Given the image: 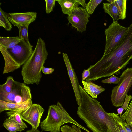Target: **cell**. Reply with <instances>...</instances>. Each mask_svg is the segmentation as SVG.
<instances>
[{
	"label": "cell",
	"mask_w": 132,
	"mask_h": 132,
	"mask_svg": "<svg viewBox=\"0 0 132 132\" xmlns=\"http://www.w3.org/2000/svg\"><path fill=\"white\" fill-rule=\"evenodd\" d=\"M80 104L77 113L93 132H120L116 122L100 102L90 97L80 85Z\"/></svg>",
	"instance_id": "1"
},
{
	"label": "cell",
	"mask_w": 132,
	"mask_h": 132,
	"mask_svg": "<svg viewBox=\"0 0 132 132\" xmlns=\"http://www.w3.org/2000/svg\"><path fill=\"white\" fill-rule=\"evenodd\" d=\"M132 59V23L121 44L110 53L103 55L92 68L99 78L119 75Z\"/></svg>",
	"instance_id": "2"
},
{
	"label": "cell",
	"mask_w": 132,
	"mask_h": 132,
	"mask_svg": "<svg viewBox=\"0 0 132 132\" xmlns=\"http://www.w3.org/2000/svg\"><path fill=\"white\" fill-rule=\"evenodd\" d=\"M48 54L45 42L40 37L32 54L22 67L21 73L24 83L39 84L41 70Z\"/></svg>",
	"instance_id": "3"
},
{
	"label": "cell",
	"mask_w": 132,
	"mask_h": 132,
	"mask_svg": "<svg viewBox=\"0 0 132 132\" xmlns=\"http://www.w3.org/2000/svg\"><path fill=\"white\" fill-rule=\"evenodd\" d=\"M5 65L3 74L12 72L23 65L32 54V47L21 39L13 48L6 49L0 45Z\"/></svg>",
	"instance_id": "4"
},
{
	"label": "cell",
	"mask_w": 132,
	"mask_h": 132,
	"mask_svg": "<svg viewBox=\"0 0 132 132\" xmlns=\"http://www.w3.org/2000/svg\"><path fill=\"white\" fill-rule=\"evenodd\" d=\"M67 123H72L86 132H90L72 118L59 102L49 106L46 117L40 123V128L42 131L60 132L61 126Z\"/></svg>",
	"instance_id": "5"
},
{
	"label": "cell",
	"mask_w": 132,
	"mask_h": 132,
	"mask_svg": "<svg viewBox=\"0 0 132 132\" xmlns=\"http://www.w3.org/2000/svg\"><path fill=\"white\" fill-rule=\"evenodd\" d=\"M120 80L111 91V101L116 107L122 106L126 95L132 85V67H128L120 77Z\"/></svg>",
	"instance_id": "6"
},
{
	"label": "cell",
	"mask_w": 132,
	"mask_h": 132,
	"mask_svg": "<svg viewBox=\"0 0 132 132\" xmlns=\"http://www.w3.org/2000/svg\"><path fill=\"white\" fill-rule=\"evenodd\" d=\"M128 29L119 24L113 22L105 31L106 39L103 55L110 53L121 44Z\"/></svg>",
	"instance_id": "7"
},
{
	"label": "cell",
	"mask_w": 132,
	"mask_h": 132,
	"mask_svg": "<svg viewBox=\"0 0 132 132\" xmlns=\"http://www.w3.org/2000/svg\"><path fill=\"white\" fill-rule=\"evenodd\" d=\"M31 90L25 83L14 81L11 92L6 93H0V100L12 103H23L32 99Z\"/></svg>",
	"instance_id": "8"
},
{
	"label": "cell",
	"mask_w": 132,
	"mask_h": 132,
	"mask_svg": "<svg viewBox=\"0 0 132 132\" xmlns=\"http://www.w3.org/2000/svg\"><path fill=\"white\" fill-rule=\"evenodd\" d=\"M90 15L86 9L81 7L74 9L67 18L69 23L76 28L78 31L82 32L86 30V26L89 20Z\"/></svg>",
	"instance_id": "9"
},
{
	"label": "cell",
	"mask_w": 132,
	"mask_h": 132,
	"mask_svg": "<svg viewBox=\"0 0 132 132\" xmlns=\"http://www.w3.org/2000/svg\"><path fill=\"white\" fill-rule=\"evenodd\" d=\"M44 109L40 105L34 104L22 113V119L31 125L32 128L37 129L39 126Z\"/></svg>",
	"instance_id": "10"
},
{
	"label": "cell",
	"mask_w": 132,
	"mask_h": 132,
	"mask_svg": "<svg viewBox=\"0 0 132 132\" xmlns=\"http://www.w3.org/2000/svg\"><path fill=\"white\" fill-rule=\"evenodd\" d=\"M37 13L34 12L11 13H8L9 21L14 26L29 25L36 19Z\"/></svg>",
	"instance_id": "11"
},
{
	"label": "cell",
	"mask_w": 132,
	"mask_h": 132,
	"mask_svg": "<svg viewBox=\"0 0 132 132\" xmlns=\"http://www.w3.org/2000/svg\"><path fill=\"white\" fill-rule=\"evenodd\" d=\"M62 55L74 90L76 100L77 104L79 106L81 103V97L78 79L67 55L63 53Z\"/></svg>",
	"instance_id": "12"
},
{
	"label": "cell",
	"mask_w": 132,
	"mask_h": 132,
	"mask_svg": "<svg viewBox=\"0 0 132 132\" xmlns=\"http://www.w3.org/2000/svg\"><path fill=\"white\" fill-rule=\"evenodd\" d=\"M31 99L20 103H12L0 100V113L5 110H11L22 113L32 105Z\"/></svg>",
	"instance_id": "13"
},
{
	"label": "cell",
	"mask_w": 132,
	"mask_h": 132,
	"mask_svg": "<svg viewBox=\"0 0 132 132\" xmlns=\"http://www.w3.org/2000/svg\"><path fill=\"white\" fill-rule=\"evenodd\" d=\"M82 83L84 90L93 99L97 98L98 95L105 90L101 86L95 84L91 81H82Z\"/></svg>",
	"instance_id": "14"
},
{
	"label": "cell",
	"mask_w": 132,
	"mask_h": 132,
	"mask_svg": "<svg viewBox=\"0 0 132 132\" xmlns=\"http://www.w3.org/2000/svg\"><path fill=\"white\" fill-rule=\"evenodd\" d=\"M56 1L61 6L63 13L68 15H70L80 5L78 0H57Z\"/></svg>",
	"instance_id": "15"
},
{
	"label": "cell",
	"mask_w": 132,
	"mask_h": 132,
	"mask_svg": "<svg viewBox=\"0 0 132 132\" xmlns=\"http://www.w3.org/2000/svg\"><path fill=\"white\" fill-rule=\"evenodd\" d=\"M103 8L105 13L108 14L112 18L113 22H118L119 19H121L114 1L112 3H103Z\"/></svg>",
	"instance_id": "16"
},
{
	"label": "cell",
	"mask_w": 132,
	"mask_h": 132,
	"mask_svg": "<svg viewBox=\"0 0 132 132\" xmlns=\"http://www.w3.org/2000/svg\"><path fill=\"white\" fill-rule=\"evenodd\" d=\"M19 36L15 37H0V45L6 49L13 48L21 40Z\"/></svg>",
	"instance_id": "17"
},
{
	"label": "cell",
	"mask_w": 132,
	"mask_h": 132,
	"mask_svg": "<svg viewBox=\"0 0 132 132\" xmlns=\"http://www.w3.org/2000/svg\"><path fill=\"white\" fill-rule=\"evenodd\" d=\"M3 126L9 132H21L24 130V129L18 123L12 118H7Z\"/></svg>",
	"instance_id": "18"
},
{
	"label": "cell",
	"mask_w": 132,
	"mask_h": 132,
	"mask_svg": "<svg viewBox=\"0 0 132 132\" xmlns=\"http://www.w3.org/2000/svg\"><path fill=\"white\" fill-rule=\"evenodd\" d=\"M8 13L3 11L0 6V26L7 31H10L12 26L7 17Z\"/></svg>",
	"instance_id": "19"
},
{
	"label": "cell",
	"mask_w": 132,
	"mask_h": 132,
	"mask_svg": "<svg viewBox=\"0 0 132 132\" xmlns=\"http://www.w3.org/2000/svg\"><path fill=\"white\" fill-rule=\"evenodd\" d=\"M6 113L8 117V118H12L18 123L23 128H27L28 127L23 122L22 117V113L18 111L10 110Z\"/></svg>",
	"instance_id": "20"
},
{
	"label": "cell",
	"mask_w": 132,
	"mask_h": 132,
	"mask_svg": "<svg viewBox=\"0 0 132 132\" xmlns=\"http://www.w3.org/2000/svg\"><path fill=\"white\" fill-rule=\"evenodd\" d=\"M126 0H114L122 20L124 19L126 17Z\"/></svg>",
	"instance_id": "21"
},
{
	"label": "cell",
	"mask_w": 132,
	"mask_h": 132,
	"mask_svg": "<svg viewBox=\"0 0 132 132\" xmlns=\"http://www.w3.org/2000/svg\"><path fill=\"white\" fill-rule=\"evenodd\" d=\"M13 77L8 76L6 82L4 84L0 85V93H9L12 90L14 81Z\"/></svg>",
	"instance_id": "22"
},
{
	"label": "cell",
	"mask_w": 132,
	"mask_h": 132,
	"mask_svg": "<svg viewBox=\"0 0 132 132\" xmlns=\"http://www.w3.org/2000/svg\"><path fill=\"white\" fill-rule=\"evenodd\" d=\"M29 25H21L17 27L19 31V36L21 39L24 40L30 46L32 47L28 38V29Z\"/></svg>",
	"instance_id": "23"
},
{
	"label": "cell",
	"mask_w": 132,
	"mask_h": 132,
	"mask_svg": "<svg viewBox=\"0 0 132 132\" xmlns=\"http://www.w3.org/2000/svg\"><path fill=\"white\" fill-rule=\"evenodd\" d=\"M109 114L112 118L117 120L121 124L127 132H132V125L128 124L120 116H119L116 113H109Z\"/></svg>",
	"instance_id": "24"
},
{
	"label": "cell",
	"mask_w": 132,
	"mask_h": 132,
	"mask_svg": "<svg viewBox=\"0 0 132 132\" xmlns=\"http://www.w3.org/2000/svg\"><path fill=\"white\" fill-rule=\"evenodd\" d=\"M120 116L128 124L132 125V100L125 112Z\"/></svg>",
	"instance_id": "25"
},
{
	"label": "cell",
	"mask_w": 132,
	"mask_h": 132,
	"mask_svg": "<svg viewBox=\"0 0 132 132\" xmlns=\"http://www.w3.org/2000/svg\"><path fill=\"white\" fill-rule=\"evenodd\" d=\"M103 1L102 0H91L86 4L85 9L88 13L92 14L98 5Z\"/></svg>",
	"instance_id": "26"
},
{
	"label": "cell",
	"mask_w": 132,
	"mask_h": 132,
	"mask_svg": "<svg viewBox=\"0 0 132 132\" xmlns=\"http://www.w3.org/2000/svg\"><path fill=\"white\" fill-rule=\"evenodd\" d=\"M61 132H82L81 128L73 124L72 127L65 125L61 127L60 128Z\"/></svg>",
	"instance_id": "27"
},
{
	"label": "cell",
	"mask_w": 132,
	"mask_h": 132,
	"mask_svg": "<svg viewBox=\"0 0 132 132\" xmlns=\"http://www.w3.org/2000/svg\"><path fill=\"white\" fill-rule=\"evenodd\" d=\"M46 5V11L47 14H49L53 11L55 5V0H45Z\"/></svg>",
	"instance_id": "28"
},
{
	"label": "cell",
	"mask_w": 132,
	"mask_h": 132,
	"mask_svg": "<svg viewBox=\"0 0 132 132\" xmlns=\"http://www.w3.org/2000/svg\"><path fill=\"white\" fill-rule=\"evenodd\" d=\"M120 79V78L113 75L110 77L102 80L101 82L103 83L117 84L118 83Z\"/></svg>",
	"instance_id": "29"
},
{
	"label": "cell",
	"mask_w": 132,
	"mask_h": 132,
	"mask_svg": "<svg viewBox=\"0 0 132 132\" xmlns=\"http://www.w3.org/2000/svg\"><path fill=\"white\" fill-rule=\"evenodd\" d=\"M132 99V96L131 95H126L122 107L125 110H126L128 106V104L129 101Z\"/></svg>",
	"instance_id": "30"
},
{
	"label": "cell",
	"mask_w": 132,
	"mask_h": 132,
	"mask_svg": "<svg viewBox=\"0 0 132 132\" xmlns=\"http://www.w3.org/2000/svg\"><path fill=\"white\" fill-rule=\"evenodd\" d=\"M91 68V65L86 70L84 69L82 74V81L86 80L90 75V70Z\"/></svg>",
	"instance_id": "31"
},
{
	"label": "cell",
	"mask_w": 132,
	"mask_h": 132,
	"mask_svg": "<svg viewBox=\"0 0 132 132\" xmlns=\"http://www.w3.org/2000/svg\"><path fill=\"white\" fill-rule=\"evenodd\" d=\"M42 70L43 73L45 74H52L54 70V69L52 68H46L43 66Z\"/></svg>",
	"instance_id": "32"
},
{
	"label": "cell",
	"mask_w": 132,
	"mask_h": 132,
	"mask_svg": "<svg viewBox=\"0 0 132 132\" xmlns=\"http://www.w3.org/2000/svg\"><path fill=\"white\" fill-rule=\"evenodd\" d=\"M112 118L117 122L119 129V130L120 132H127V131H126L124 127H123L119 121L113 118Z\"/></svg>",
	"instance_id": "33"
},
{
	"label": "cell",
	"mask_w": 132,
	"mask_h": 132,
	"mask_svg": "<svg viewBox=\"0 0 132 132\" xmlns=\"http://www.w3.org/2000/svg\"><path fill=\"white\" fill-rule=\"evenodd\" d=\"M78 1L80 4L84 8H85L86 4L85 0H78Z\"/></svg>",
	"instance_id": "34"
},
{
	"label": "cell",
	"mask_w": 132,
	"mask_h": 132,
	"mask_svg": "<svg viewBox=\"0 0 132 132\" xmlns=\"http://www.w3.org/2000/svg\"><path fill=\"white\" fill-rule=\"evenodd\" d=\"M124 110V109L122 107L117 109V112L118 114H117L118 115H120V116H121Z\"/></svg>",
	"instance_id": "35"
},
{
	"label": "cell",
	"mask_w": 132,
	"mask_h": 132,
	"mask_svg": "<svg viewBox=\"0 0 132 132\" xmlns=\"http://www.w3.org/2000/svg\"><path fill=\"white\" fill-rule=\"evenodd\" d=\"M26 132H42L39 131L38 129H36L32 128L30 130L26 131Z\"/></svg>",
	"instance_id": "36"
},
{
	"label": "cell",
	"mask_w": 132,
	"mask_h": 132,
	"mask_svg": "<svg viewBox=\"0 0 132 132\" xmlns=\"http://www.w3.org/2000/svg\"><path fill=\"white\" fill-rule=\"evenodd\" d=\"M107 1L109 2V3H112L114 2V0H107Z\"/></svg>",
	"instance_id": "37"
},
{
	"label": "cell",
	"mask_w": 132,
	"mask_h": 132,
	"mask_svg": "<svg viewBox=\"0 0 132 132\" xmlns=\"http://www.w3.org/2000/svg\"></svg>",
	"instance_id": "38"
}]
</instances>
